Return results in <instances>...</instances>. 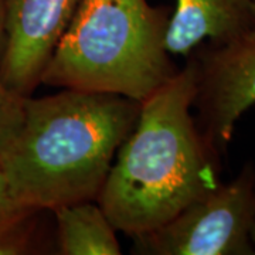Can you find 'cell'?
Wrapping results in <instances>:
<instances>
[{
    "mask_svg": "<svg viewBox=\"0 0 255 255\" xmlns=\"http://www.w3.org/2000/svg\"><path fill=\"white\" fill-rule=\"evenodd\" d=\"M196 92L197 65L189 54L183 68L140 102L97 199L117 231L130 238L152 231L221 183L223 156L191 114Z\"/></svg>",
    "mask_w": 255,
    "mask_h": 255,
    "instance_id": "cell-1",
    "label": "cell"
},
{
    "mask_svg": "<svg viewBox=\"0 0 255 255\" xmlns=\"http://www.w3.org/2000/svg\"><path fill=\"white\" fill-rule=\"evenodd\" d=\"M139 107L122 95L73 88L27 97L21 128L0 155L18 201L53 211L97 200Z\"/></svg>",
    "mask_w": 255,
    "mask_h": 255,
    "instance_id": "cell-2",
    "label": "cell"
},
{
    "mask_svg": "<svg viewBox=\"0 0 255 255\" xmlns=\"http://www.w3.org/2000/svg\"><path fill=\"white\" fill-rule=\"evenodd\" d=\"M170 14L149 0H81L41 84L142 102L179 71L164 47Z\"/></svg>",
    "mask_w": 255,
    "mask_h": 255,
    "instance_id": "cell-3",
    "label": "cell"
},
{
    "mask_svg": "<svg viewBox=\"0 0 255 255\" xmlns=\"http://www.w3.org/2000/svg\"><path fill=\"white\" fill-rule=\"evenodd\" d=\"M255 227V163L220 183L200 200L152 231L133 237L140 255H253Z\"/></svg>",
    "mask_w": 255,
    "mask_h": 255,
    "instance_id": "cell-4",
    "label": "cell"
},
{
    "mask_svg": "<svg viewBox=\"0 0 255 255\" xmlns=\"http://www.w3.org/2000/svg\"><path fill=\"white\" fill-rule=\"evenodd\" d=\"M190 54L197 65L194 119L224 157L238 119L255 105V26L224 43H203Z\"/></svg>",
    "mask_w": 255,
    "mask_h": 255,
    "instance_id": "cell-5",
    "label": "cell"
},
{
    "mask_svg": "<svg viewBox=\"0 0 255 255\" xmlns=\"http://www.w3.org/2000/svg\"><path fill=\"white\" fill-rule=\"evenodd\" d=\"M81 0H9L0 78L11 91L31 97Z\"/></svg>",
    "mask_w": 255,
    "mask_h": 255,
    "instance_id": "cell-6",
    "label": "cell"
},
{
    "mask_svg": "<svg viewBox=\"0 0 255 255\" xmlns=\"http://www.w3.org/2000/svg\"><path fill=\"white\" fill-rule=\"evenodd\" d=\"M254 26L250 0H176L164 47L170 55H189L206 40L224 43Z\"/></svg>",
    "mask_w": 255,
    "mask_h": 255,
    "instance_id": "cell-7",
    "label": "cell"
},
{
    "mask_svg": "<svg viewBox=\"0 0 255 255\" xmlns=\"http://www.w3.org/2000/svg\"><path fill=\"white\" fill-rule=\"evenodd\" d=\"M57 253L61 255H119L117 230L97 200L53 210Z\"/></svg>",
    "mask_w": 255,
    "mask_h": 255,
    "instance_id": "cell-8",
    "label": "cell"
},
{
    "mask_svg": "<svg viewBox=\"0 0 255 255\" xmlns=\"http://www.w3.org/2000/svg\"><path fill=\"white\" fill-rule=\"evenodd\" d=\"M41 213L18 201L0 163V255L36 253Z\"/></svg>",
    "mask_w": 255,
    "mask_h": 255,
    "instance_id": "cell-9",
    "label": "cell"
},
{
    "mask_svg": "<svg viewBox=\"0 0 255 255\" xmlns=\"http://www.w3.org/2000/svg\"><path fill=\"white\" fill-rule=\"evenodd\" d=\"M27 97L11 91L0 78V155L18 133L24 118Z\"/></svg>",
    "mask_w": 255,
    "mask_h": 255,
    "instance_id": "cell-10",
    "label": "cell"
},
{
    "mask_svg": "<svg viewBox=\"0 0 255 255\" xmlns=\"http://www.w3.org/2000/svg\"><path fill=\"white\" fill-rule=\"evenodd\" d=\"M7 1L0 0V55L3 53L6 43V18H7Z\"/></svg>",
    "mask_w": 255,
    "mask_h": 255,
    "instance_id": "cell-11",
    "label": "cell"
},
{
    "mask_svg": "<svg viewBox=\"0 0 255 255\" xmlns=\"http://www.w3.org/2000/svg\"><path fill=\"white\" fill-rule=\"evenodd\" d=\"M251 238H253V243H254V246H255V227H254V230H253V234H251Z\"/></svg>",
    "mask_w": 255,
    "mask_h": 255,
    "instance_id": "cell-12",
    "label": "cell"
},
{
    "mask_svg": "<svg viewBox=\"0 0 255 255\" xmlns=\"http://www.w3.org/2000/svg\"><path fill=\"white\" fill-rule=\"evenodd\" d=\"M251 1V4H253V9H254V13H255V0H250Z\"/></svg>",
    "mask_w": 255,
    "mask_h": 255,
    "instance_id": "cell-13",
    "label": "cell"
}]
</instances>
